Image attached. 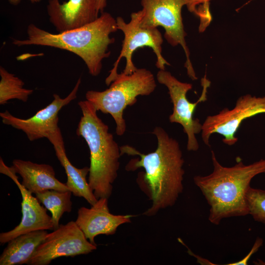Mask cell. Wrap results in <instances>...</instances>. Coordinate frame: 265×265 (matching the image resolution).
<instances>
[{
	"instance_id": "6da1fadb",
	"label": "cell",
	"mask_w": 265,
	"mask_h": 265,
	"mask_svg": "<svg viewBox=\"0 0 265 265\" xmlns=\"http://www.w3.org/2000/svg\"><path fill=\"white\" fill-rule=\"evenodd\" d=\"M152 133L158 147L153 152L142 154L129 145L120 147L121 155L138 156L126 166L127 171L143 168V182L148 187L151 206L143 214L153 216L163 209L174 205L184 189V159L178 142L161 127H156Z\"/></svg>"
},
{
	"instance_id": "7a4b0ae2",
	"label": "cell",
	"mask_w": 265,
	"mask_h": 265,
	"mask_svg": "<svg viewBox=\"0 0 265 265\" xmlns=\"http://www.w3.org/2000/svg\"><path fill=\"white\" fill-rule=\"evenodd\" d=\"M212 173L193 178L210 207L208 219L218 225L226 218L249 214L246 195L252 179L265 173V159L249 164L238 161L231 167L222 165L213 151Z\"/></svg>"
},
{
	"instance_id": "3957f363",
	"label": "cell",
	"mask_w": 265,
	"mask_h": 265,
	"mask_svg": "<svg viewBox=\"0 0 265 265\" xmlns=\"http://www.w3.org/2000/svg\"><path fill=\"white\" fill-rule=\"evenodd\" d=\"M117 30L116 19L110 13L103 12L90 23L58 33H51L30 24L27 28L26 39H14L12 43L18 47L38 45L70 51L80 57L89 74L96 77L101 72L102 61L110 54L108 47L115 39L110 35Z\"/></svg>"
},
{
	"instance_id": "277c9868",
	"label": "cell",
	"mask_w": 265,
	"mask_h": 265,
	"mask_svg": "<svg viewBox=\"0 0 265 265\" xmlns=\"http://www.w3.org/2000/svg\"><path fill=\"white\" fill-rule=\"evenodd\" d=\"M78 105L82 116L76 134L84 138L90 151L88 182L97 199H108L118 176L120 147L108 126L98 116L94 106L86 100L80 101Z\"/></svg>"
},
{
	"instance_id": "5b68a950",
	"label": "cell",
	"mask_w": 265,
	"mask_h": 265,
	"mask_svg": "<svg viewBox=\"0 0 265 265\" xmlns=\"http://www.w3.org/2000/svg\"><path fill=\"white\" fill-rule=\"evenodd\" d=\"M156 86L151 71L137 68L130 75L118 74L108 88L103 91L89 90L85 97L97 111L111 115L116 124V133L121 136L126 129L124 110L127 106L134 105L138 96L151 94Z\"/></svg>"
},
{
	"instance_id": "8992f818",
	"label": "cell",
	"mask_w": 265,
	"mask_h": 265,
	"mask_svg": "<svg viewBox=\"0 0 265 265\" xmlns=\"http://www.w3.org/2000/svg\"><path fill=\"white\" fill-rule=\"evenodd\" d=\"M142 14L140 25L143 27L162 26L165 29L164 36L172 46L180 45L186 56L185 66L192 80L197 78L189 58L182 17V9L186 5L190 12L198 14L197 5L193 0H140Z\"/></svg>"
},
{
	"instance_id": "52a82bcc",
	"label": "cell",
	"mask_w": 265,
	"mask_h": 265,
	"mask_svg": "<svg viewBox=\"0 0 265 265\" xmlns=\"http://www.w3.org/2000/svg\"><path fill=\"white\" fill-rule=\"evenodd\" d=\"M142 14L141 10L132 13L128 23H126L121 17L116 19L118 29L123 32L124 38L119 55L106 80L107 85L116 78L118 74V66L122 58H126V64L122 73L130 75L137 69L133 63L132 57L134 51L139 48L149 47L152 48L157 57L156 66L159 70H164L165 65H170L161 54L163 38L160 32L156 27L142 26L140 25Z\"/></svg>"
},
{
	"instance_id": "ba28073f",
	"label": "cell",
	"mask_w": 265,
	"mask_h": 265,
	"mask_svg": "<svg viewBox=\"0 0 265 265\" xmlns=\"http://www.w3.org/2000/svg\"><path fill=\"white\" fill-rule=\"evenodd\" d=\"M157 79L159 83L167 88L173 105V112L169 117V121L182 125L187 137V150L196 151L199 146L196 135L201 132L202 124L198 119L193 118V113L198 104L207 100V88L210 82L205 78H203L202 93L197 102L193 103L186 97L187 92L192 88L191 84L179 80L165 70H159Z\"/></svg>"
},
{
	"instance_id": "9c48e42d",
	"label": "cell",
	"mask_w": 265,
	"mask_h": 265,
	"mask_svg": "<svg viewBox=\"0 0 265 265\" xmlns=\"http://www.w3.org/2000/svg\"><path fill=\"white\" fill-rule=\"evenodd\" d=\"M261 113H265V96L250 94L241 96L231 109L225 108L218 113L206 117L202 124L203 141L209 146L211 136L218 133L223 136V143L233 145L238 140L236 134L242 121Z\"/></svg>"
},
{
	"instance_id": "30bf717a",
	"label": "cell",
	"mask_w": 265,
	"mask_h": 265,
	"mask_svg": "<svg viewBox=\"0 0 265 265\" xmlns=\"http://www.w3.org/2000/svg\"><path fill=\"white\" fill-rule=\"evenodd\" d=\"M96 249L97 245L88 240L75 221H71L48 233L28 265H48L57 258L86 255Z\"/></svg>"
},
{
	"instance_id": "8fae6325",
	"label": "cell",
	"mask_w": 265,
	"mask_h": 265,
	"mask_svg": "<svg viewBox=\"0 0 265 265\" xmlns=\"http://www.w3.org/2000/svg\"><path fill=\"white\" fill-rule=\"evenodd\" d=\"M81 78H80L73 90L65 98L54 94L53 99L50 104L28 118L15 117L7 110L0 112L2 122L23 131L31 141L42 138H47L49 135L59 129L58 112L63 107L77 98Z\"/></svg>"
},
{
	"instance_id": "7c38bea8",
	"label": "cell",
	"mask_w": 265,
	"mask_h": 265,
	"mask_svg": "<svg viewBox=\"0 0 265 265\" xmlns=\"http://www.w3.org/2000/svg\"><path fill=\"white\" fill-rule=\"evenodd\" d=\"M0 173L7 176L13 181L19 188L22 198L21 221L12 230L0 234V244L8 243L15 238L31 231L53 230L52 216L47 214V209L40 204L36 196H33L32 193L22 185L12 167L6 165L1 157Z\"/></svg>"
},
{
	"instance_id": "4fadbf2b",
	"label": "cell",
	"mask_w": 265,
	"mask_h": 265,
	"mask_svg": "<svg viewBox=\"0 0 265 265\" xmlns=\"http://www.w3.org/2000/svg\"><path fill=\"white\" fill-rule=\"evenodd\" d=\"M108 198H100L96 203L87 208L80 207L75 221L85 237L96 245L95 238L99 235H114L118 227L131 222V215H115L110 213Z\"/></svg>"
},
{
	"instance_id": "5bb4252c",
	"label": "cell",
	"mask_w": 265,
	"mask_h": 265,
	"mask_svg": "<svg viewBox=\"0 0 265 265\" xmlns=\"http://www.w3.org/2000/svg\"><path fill=\"white\" fill-rule=\"evenodd\" d=\"M47 10L50 22L58 32L74 29L98 17L95 0H49Z\"/></svg>"
},
{
	"instance_id": "9a60e30c",
	"label": "cell",
	"mask_w": 265,
	"mask_h": 265,
	"mask_svg": "<svg viewBox=\"0 0 265 265\" xmlns=\"http://www.w3.org/2000/svg\"><path fill=\"white\" fill-rule=\"evenodd\" d=\"M11 167L21 177L22 185L32 194L47 190H70L66 184L56 178L54 170L50 164L16 159Z\"/></svg>"
},
{
	"instance_id": "2e32d148",
	"label": "cell",
	"mask_w": 265,
	"mask_h": 265,
	"mask_svg": "<svg viewBox=\"0 0 265 265\" xmlns=\"http://www.w3.org/2000/svg\"><path fill=\"white\" fill-rule=\"evenodd\" d=\"M47 139L52 144L56 156L64 168L67 177L66 184L69 190L74 196L82 197L91 206L93 205L98 199L86 180L89 167L78 168L71 163L66 155L64 142L60 129L49 135Z\"/></svg>"
},
{
	"instance_id": "e0dca14e",
	"label": "cell",
	"mask_w": 265,
	"mask_h": 265,
	"mask_svg": "<svg viewBox=\"0 0 265 265\" xmlns=\"http://www.w3.org/2000/svg\"><path fill=\"white\" fill-rule=\"evenodd\" d=\"M48 233L46 230L34 231L10 240L0 256V265H28Z\"/></svg>"
},
{
	"instance_id": "ac0fdd59",
	"label": "cell",
	"mask_w": 265,
	"mask_h": 265,
	"mask_svg": "<svg viewBox=\"0 0 265 265\" xmlns=\"http://www.w3.org/2000/svg\"><path fill=\"white\" fill-rule=\"evenodd\" d=\"M72 192L47 190L35 194L39 201L52 213L53 230L59 226V220L65 212H70L72 209L71 200Z\"/></svg>"
},
{
	"instance_id": "d6986e66",
	"label": "cell",
	"mask_w": 265,
	"mask_h": 265,
	"mask_svg": "<svg viewBox=\"0 0 265 265\" xmlns=\"http://www.w3.org/2000/svg\"><path fill=\"white\" fill-rule=\"evenodd\" d=\"M0 105H4L12 99L26 102L33 90L24 88V81L0 66Z\"/></svg>"
},
{
	"instance_id": "ffe728a7",
	"label": "cell",
	"mask_w": 265,
	"mask_h": 265,
	"mask_svg": "<svg viewBox=\"0 0 265 265\" xmlns=\"http://www.w3.org/2000/svg\"><path fill=\"white\" fill-rule=\"evenodd\" d=\"M246 198L249 214L255 221L265 224V190L250 186Z\"/></svg>"
},
{
	"instance_id": "44dd1931",
	"label": "cell",
	"mask_w": 265,
	"mask_h": 265,
	"mask_svg": "<svg viewBox=\"0 0 265 265\" xmlns=\"http://www.w3.org/2000/svg\"><path fill=\"white\" fill-rule=\"evenodd\" d=\"M263 240L262 238H258L256 239L251 250L250 252L243 259L237 262L229 264V265H247L248 260L251 256L255 252H256L259 248L263 244Z\"/></svg>"
},
{
	"instance_id": "7402d4cb",
	"label": "cell",
	"mask_w": 265,
	"mask_h": 265,
	"mask_svg": "<svg viewBox=\"0 0 265 265\" xmlns=\"http://www.w3.org/2000/svg\"><path fill=\"white\" fill-rule=\"evenodd\" d=\"M95 2L97 12L101 13L103 12L106 6V0H95Z\"/></svg>"
},
{
	"instance_id": "603a6c76",
	"label": "cell",
	"mask_w": 265,
	"mask_h": 265,
	"mask_svg": "<svg viewBox=\"0 0 265 265\" xmlns=\"http://www.w3.org/2000/svg\"><path fill=\"white\" fill-rule=\"evenodd\" d=\"M196 5L198 6L199 8L207 7L206 6H203L202 4L205 5H208V3L210 0H193Z\"/></svg>"
},
{
	"instance_id": "cb8c5ba5",
	"label": "cell",
	"mask_w": 265,
	"mask_h": 265,
	"mask_svg": "<svg viewBox=\"0 0 265 265\" xmlns=\"http://www.w3.org/2000/svg\"><path fill=\"white\" fill-rule=\"evenodd\" d=\"M21 0H8L9 2L14 5L18 4ZM32 3L39 2L41 0H28Z\"/></svg>"
}]
</instances>
